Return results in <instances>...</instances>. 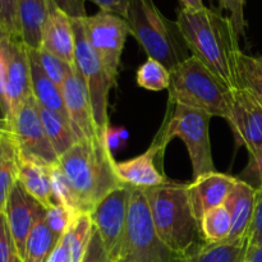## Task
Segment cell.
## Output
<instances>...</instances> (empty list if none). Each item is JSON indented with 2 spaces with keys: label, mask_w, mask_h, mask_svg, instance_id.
<instances>
[{
  "label": "cell",
  "mask_w": 262,
  "mask_h": 262,
  "mask_svg": "<svg viewBox=\"0 0 262 262\" xmlns=\"http://www.w3.org/2000/svg\"><path fill=\"white\" fill-rule=\"evenodd\" d=\"M176 22L191 55L230 90L238 89L237 58L242 50L230 17L206 7L200 10L181 8Z\"/></svg>",
  "instance_id": "1"
},
{
  "label": "cell",
  "mask_w": 262,
  "mask_h": 262,
  "mask_svg": "<svg viewBox=\"0 0 262 262\" xmlns=\"http://www.w3.org/2000/svg\"><path fill=\"white\" fill-rule=\"evenodd\" d=\"M115 163L107 136L77 141L59 158L81 212L91 214L107 194L124 186L115 173Z\"/></svg>",
  "instance_id": "2"
},
{
  "label": "cell",
  "mask_w": 262,
  "mask_h": 262,
  "mask_svg": "<svg viewBox=\"0 0 262 262\" xmlns=\"http://www.w3.org/2000/svg\"><path fill=\"white\" fill-rule=\"evenodd\" d=\"M143 191L159 238L182 258L193 255L204 241L189 200L188 184L169 181Z\"/></svg>",
  "instance_id": "3"
},
{
  "label": "cell",
  "mask_w": 262,
  "mask_h": 262,
  "mask_svg": "<svg viewBox=\"0 0 262 262\" xmlns=\"http://www.w3.org/2000/svg\"><path fill=\"white\" fill-rule=\"evenodd\" d=\"M125 19L148 58L170 72L191 56L177 22L166 18L154 0H130Z\"/></svg>",
  "instance_id": "4"
},
{
  "label": "cell",
  "mask_w": 262,
  "mask_h": 262,
  "mask_svg": "<svg viewBox=\"0 0 262 262\" xmlns=\"http://www.w3.org/2000/svg\"><path fill=\"white\" fill-rule=\"evenodd\" d=\"M169 101L229 119L233 90L194 56L170 72Z\"/></svg>",
  "instance_id": "5"
},
{
  "label": "cell",
  "mask_w": 262,
  "mask_h": 262,
  "mask_svg": "<svg viewBox=\"0 0 262 262\" xmlns=\"http://www.w3.org/2000/svg\"><path fill=\"white\" fill-rule=\"evenodd\" d=\"M211 118V115L201 110L169 101L164 122L151 147L164 159L170 141L178 137L186 145L191 159L192 179L216 171L209 133Z\"/></svg>",
  "instance_id": "6"
},
{
  "label": "cell",
  "mask_w": 262,
  "mask_h": 262,
  "mask_svg": "<svg viewBox=\"0 0 262 262\" xmlns=\"http://www.w3.org/2000/svg\"><path fill=\"white\" fill-rule=\"evenodd\" d=\"M122 256L128 262H184L159 238L143 189L132 188Z\"/></svg>",
  "instance_id": "7"
},
{
  "label": "cell",
  "mask_w": 262,
  "mask_h": 262,
  "mask_svg": "<svg viewBox=\"0 0 262 262\" xmlns=\"http://www.w3.org/2000/svg\"><path fill=\"white\" fill-rule=\"evenodd\" d=\"M72 22L76 36L74 66L86 83L97 129L101 135L107 136V99L110 90L117 84V81L110 76L102 61L90 45L84 32L83 18L72 19Z\"/></svg>",
  "instance_id": "8"
},
{
  "label": "cell",
  "mask_w": 262,
  "mask_h": 262,
  "mask_svg": "<svg viewBox=\"0 0 262 262\" xmlns=\"http://www.w3.org/2000/svg\"><path fill=\"white\" fill-rule=\"evenodd\" d=\"M9 132L20 156L41 165L55 166L59 164V158L46 135L33 95L12 118Z\"/></svg>",
  "instance_id": "9"
},
{
  "label": "cell",
  "mask_w": 262,
  "mask_h": 262,
  "mask_svg": "<svg viewBox=\"0 0 262 262\" xmlns=\"http://www.w3.org/2000/svg\"><path fill=\"white\" fill-rule=\"evenodd\" d=\"M83 26L90 45L117 81L123 49L130 33L127 19L115 13L99 10L96 14L83 18Z\"/></svg>",
  "instance_id": "10"
},
{
  "label": "cell",
  "mask_w": 262,
  "mask_h": 262,
  "mask_svg": "<svg viewBox=\"0 0 262 262\" xmlns=\"http://www.w3.org/2000/svg\"><path fill=\"white\" fill-rule=\"evenodd\" d=\"M132 187L123 186L107 194L90 214L110 262L122 257L127 233Z\"/></svg>",
  "instance_id": "11"
},
{
  "label": "cell",
  "mask_w": 262,
  "mask_h": 262,
  "mask_svg": "<svg viewBox=\"0 0 262 262\" xmlns=\"http://www.w3.org/2000/svg\"><path fill=\"white\" fill-rule=\"evenodd\" d=\"M230 128L238 146H243L248 155L262 148V106L246 89L233 90Z\"/></svg>",
  "instance_id": "12"
},
{
  "label": "cell",
  "mask_w": 262,
  "mask_h": 262,
  "mask_svg": "<svg viewBox=\"0 0 262 262\" xmlns=\"http://www.w3.org/2000/svg\"><path fill=\"white\" fill-rule=\"evenodd\" d=\"M45 207L30 196L17 182L8 197L5 215L14 245V252L20 262L25 257L26 243L31 232L37 222L45 217Z\"/></svg>",
  "instance_id": "13"
},
{
  "label": "cell",
  "mask_w": 262,
  "mask_h": 262,
  "mask_svg": "<svg viewBox=\"0 0 262 262\" xmlns=\"http://www.w3.org/2000/svg\"><path fill=\"white\" fill-rule=\"evenodd\" d=\"M61 94L69 123L77 140L81 141L95 136H104L97 129L86 83L77 71L76 66L64 79V83L61 84Z\"/></svg>",
  "instance_id": "14"
},
{
  "label": "cell",
  "mask_w": 262,
  "mask_h": 262,
  "mask_svg": "<svg viewBox=\"0 0 262 262\" xmlns=\"http://www.w3.org/2000/svg\"><path fill=\"white\" fill-rule=\"evenodd\" d=\"M8 64V127L17 110L32 96L28 49L4 32Z\"/></svg>",
  "instance_id": "15"
},
{
  "label": "cell",
  "mask_w": 262,
  "mask_h": 262,
  "mask_svg": "<svg viewBox=\"0 0 262 262\" xmlns=\"http://www.w3.org/2000/svg\"><path fill=\"white\" fill-rule=\"evenodd\" d=\"M115 173L122 184L138 189L154 188L169 182L164 173V159L151 146L137 158L117 161Z\"/></svg>",
  "instance_id": "16"
},
{
  "label": "cell",
  "mask_w": 262,
  "mask_h": 262,
  "mask_svg": "<svg viewBox=\"0 0 262 262\" xmlns=\"http://www.w3.org/2000/svg\"><path fill=\"white\" fill-rule=\"evenodd\" d=\"M237 177L212 171L188 183V193L194 216L200 222L210 210L224 205L228 196L237 184Z\"/></svg>",
  "instance_id": "17"
},
{
  "label": "cell",
  "mask_w": 262,
  "mask_h": 262,
  "mask_svg": "<svg viewBox=\"0 0 262 262\" xmlns=\"http://www.w3.org/2000/svg\"><path fill=\"white\" fill-rule=\"evenodd\" d=\"M41 50L58 56L66 63L74 66L76 36L72 18L54 5L43 26Z\"/></svg>",
  "instance_id": "18"
},
{
  "label": "cell",
  "mask_w": 262,
  "mask_h": 262,
  "mask_svg": "<svg viewBox=\"0 0 262 262\" xmlns=\"http://www.w3.org/2000/svg\"><path fill=\"white\" fill-rule=\"evenodd\" d=\"M255 197V189L238 179L237 184L224 202L232 220V229L227 239L228 242H246L248 229L252 223Z\"/></svg>",
  "instance_id": "19"
},
{
  "label": "cell",
  "mask_w": 262,
  "mask_h": 262,
  "mask_svg": "<svg viewBox=\"0 0 262 262\" xmlns=\"http://www.w3.org/2000/svg\"><path fill=\"white\" fill-rule=\"evenodd\" d=\"M53 0H18L20 41L31 50H40L43 26L54 7Z\"/></svg>",
  "instance_id": "20"
},
{
  "label": "cell",
  "mask_w": 262,
  "mask_h": 262,
  "mask_svg": "<svg viewBox=\"0 0 262 262\" xmlns=\"http://www.w3.org/2000/svg\"><path fill=\"white\" fill-rule=\"evenodd\" d=\"M51 168L41 165L19 155L18 159V183L45 209L56 204L51 188Z\"/></svg>",
  "instance_id": "21"
},
{
  "label": "cell",
  "mask_w": 262,
  "mask_h": 262,
  "mask_svg": "<svg viewBox=\"0 0 262 262\" xmlns=\"http://www.w3.org/2000/svg\"><path fill=\"white\" fill-rule=\"evenodd\" d=\"M28 58H30V71H31V87H32V95L35 97L38 106L46 110L56 113L61 117L68 119L66 105H64V97L61 94V89L56 83H54L48 74L43 72L40 61H38L37 50L28 49ZM71 124V123H69Z\"/></svg>",
  "instance_id": "22"
},
{
  "label": "cell",
  "mask_w": 262,
  "mask_h": 262,
  "mask_svg": "<svg viewBox=\"0 0 262 262\" xmlns=\"http://www.w3.org/2000/svg\"><path fill=\"white\" fill-rule=\"evenodd\" d=\"M18 159L19 151L8 130L0 138V212H5L8 197L18 182Z\"/></svg>",
  "instance_id": "23"
},
{
  "label": "cell",
  "mask_w": 262,
  "mask_h": 262,
  "mask_svg": "<svg viewBox=\"0 0 262 262\" xmlns=\"http://www.w3.org/2000/svg\"><path fill=\"white\" fill-rule=\"evenodd\" d=\"M38 110H40V117L49 141L58 158H60L78 140L66 118L41 106H38Z\"/></svg>",
  "instance_id": "24"
},
{
  "label": "cell",
  "mask_w": 262,
  "mask_h": 262,
  "mask_svg": "<svg viewBox=\"0 0 262 262\" xmlns=\"http://www.w3.org/2000/svg\"><path fill=\"white\" fill-rule=\"evenodd\" d=\"M60 241L54 235L45 223V217L37 222L26 243L22 262H49Z\"/></svg>",
  "instance_id": "25"
},
{
  "label": "cell",
  "mask_w": 262,
  "mask_h": 262,
  "mask_svg": "<svg viewBox=\"0 0 262 262\" xmlns=\"http://www.w3.org/2000/svg\"><path fill=\"white\" fill-rule=\"evenodd\" d=\"M246 242H224L204 245L184 262H245Z\"/></svg>",
  "instance_id": "26"
},
{
  "label": "cell",
  "mask_w": 262,
  "mask_h": 262,
  "mask_svg": "<svg viewBox=\"0 0 262 262\" xmlns=\"http://www.w3.org/2000/svg\"><path fill=\"white\" fill-rule=\"evenodd\" d=\"M199 223L202 241L206 245L224 242L228 239L232 229L230 214L225 205L207 211Z\"/></svg>",
  "instance_id": "27"
},
{
  "label": "cell",
  "mask_w": 262,
  "mask_h": 262,
  "mask_svg": "<svg viewBox=\"0 0 262 262\" xmlns=\"http://www.w3.org/2000/svg\"><path fill=\"white\" fill-rule=\"evenodd\" d=\"M237 77L238 87L247 90L262 106V56L241 51L237 58Z\"/></svg>",
  "instance_id": "28"
},
{
  "label": "cell",
  "mask_w": 262,
  "mask_h": 262,
  "mask_svg": "<svg viewBox=\"0 0 262 262\" xmlns=\"http://www.w3.org/2000/svg\"><path fill=\"white\" fill-rule=\"evenodd\" d=\"M94 233L95 227L90 214L82 212L77 215L71 229L67 233L69 242V261L82 262Z\"/></svg>",
  "instance_id": "29"
},
{
  "label": "cell",
  "mask_w": 262,
  "mask_h": 262,
  "mask_svg": "<svg viewBox=\"0 0 262 262\" xmlns=\"http://www.w3.org/2000/svg\"><path fill=\"white\" fill-rule=\"evenodd\" d=\"M137 84L148 91H163L170 86V71L160 61L148 58L137 71Z\"/></svg>",
  "instance_id": "30"
},
{
  "label": "cell",
  "mask_w": 262,
  "mask_h": 262,
  "mask_svg": "<svg viewBox=\"0 0 262 262\" xmlns=\"http://www.w3.org/2000/svg\"><path fill=\"white\" fill-rule=\"evenodd\" d=\"M51 188H53V194L56 204L63 205L64 207L71 210L74 214H82L73 188H72L71 183L68 182L59 164L51 168Z\"/></svg>",
  "instance_id": "31"
},
{
  "label": "cell",
  "mask_w": 262,
  "mask_h": 262,
  "mask_svg": "<svg viewBox=\"0 0 262 262\" xmlns=\"http://www.w3.org/2000/svg\"><path fill=\"white\" fill-rule=\"evenodd\" d=\"M76 217L77 214L64 207L63 205H54L50 209H46L45 223L54 235L61 241V238L69 232Z\"/></svg>",
  "instance_id": "32"
},
{
  "label": "cell",
  "mask_w": 262,
  "mask_h": 262,
  "mask_svg": "<svg viewBox=\"0 0 262 262\" xmlns=\"http://www.w3.org/2000/svg\"><path fill=\"white\" fill-rule=\"evenodd\" d=\"M37 56L43 72L48 74V77L54 83H56L61 89L64 79L67 78V76H68V73L72 71L74 66L66 63L61 59H59L58 56L53 55V54L48 53L45 50H41V49L37 50Z\"/></svg>",
  "instance_id": "33"
},
{
  "label": "cell",
  "mask_w": 262,
  "mask_h": 262,
  "mask_svg": "<svg viewBox=\"0 0 262 262\" xmlns=\"http://www.w3.org/2000/svg\"><path fill=\"white\" fill-rule=\"evenodd\" d=\"M0 30L20 40L18 23V0H0Z\"/></svg>",
  "instance_id": "34"
},
{
  "label": "cell",
  "mask_w": 262,
  "mask_h": 262,
  "mask_svg": "<svg viewBox=\"0 0 262 262\" xmlns=\"http://www.w3.org/2000/svg\"><path fill=\"white\" fill-rule=\"evenodd\" d=\"M262 245V187L256 189L255 209L251 227L246 237V252Z\"/></svg>",
  "instance_id": "35"
},
{
  "label": "cell",
  "mask_w": 262,
  "mask_h": 262,
  "mask_svg": "<svg viewBox=\"0 0 262 262\" xmlns=\"http://www.w3.org/2000/svg\"><path fill=\"white\" fill-rule=\"evenodd\" d=\"M239 181L245 182L253 189L262 187V148L256 154L248 155V163L246 168L237 176Z\"/></svg>",
  "instance_id": "36"
},
{
  "label": "cell",
  "mask_w": 262,
  "mask_h": 262,
  "mask_svg": "<svg viewBox=\"0 0 262 262\" xmlns=\"http://www.w3.org/2000/svg\"><path fill=\"white\" fill-rule=\"evenodd\" d=\"M245 0H219L220 9L229 12V17L239 37L241 36L246 37V27H247L245 18Z\"/></svg>",
  "instance_id": "37"
},
{
  "label": "cell",
  "mask_w": 262,
  "mask_h": 262,
  "mask_svg": "<svg viewBox=\"0 0 262 262\" xmlns=\"http://www.w3.org/2000/svg\"><path fill=\"white\" fill-rule=\"evenodd\" d=\"M14 252L12 234L5 212H0V262H9Z\"/></svg>",
  "instance_id": "38"
},
{
  "label": "cell",
  "mask_w": 262,
  "mask_h": 262,
  "mask_svg": "<svg viewBox=\"0 0 262 262\" xmlns=\"http://www.w3.org/2000/svg\"><path fill=\"white\" fill-rule=\"evenodd\" d=\"M82 262H110L109 256H107L106 251H105L101 238H100L96 229H95L92 239L90 242V246L87 248V252Z\"/></svg>",
  "instance_id": "39"
},
{
  "label": "cell",
  "mask_w": 262,
  "mask_h": 262,
  "mask_svg": "<svg viewBox=\"0 0 262 262\" xmlns=\"http://www.w3.org/2000/svg\"><path fill=\"white\" fill-rule=\"evenodd\" d=\"M56 8L66 13L72 19L77 18H86V7H84V0H53Z\"/></svg>",
  "instance_id": "40"
},
{
  "label": "cell",
  "mask_w": 262,
  "mask_h": 262,
  "mask_svg": "<svg viewBox=\"0 0 262 262\" xmlns=\"http://www.w3.org/2000/svg\"><path fill=\"white\" fill-rule=\"evenodd\" d=\"M84 2H91L96 4L100 8V10L115 13V14L125 18L130 0H84Z\"/></svg>",
  "instance_id": "41"
},
{
  "label": "cell",
  "mask_w": 262,
  "mask_h": 262,
  "mask_svg": "<svg viewBox=\"0 0 262 262\" xmlns=\"http://www.w3.org/2000/svg\"><path fill=\"white\" fill-rule=\"evenodd\" d=\"M245 262H262V245L246 252Z\"/></svg>",
  "instance_id": "42"
},
{
  "label": "cell",
  "mask_w": 262,
  "mask_h": 262,
  "mask_svg": "<svg viewBox=\"0 0 262 262\" xmlns=\"http://www.w3.org/2000/svg\"><path fill=\"white\" fill-rule=\"evenodd\" d=\"M182 8H186L189 10H200L204 9L205 5L202 0H181Z\"/></svg>",
  "instance_id": "43"
},
{
  "label": "cell",
  "mask_w": 262,
  "mask_h": 262,
  "mask_svg": "<svg viewBox=\"0 0 262 262\" xmlns=\"http://www.w3.org/2000/svg\"><path fill=\"white\" fill-rule=\"evenodd\" d=\"M0 124H4L8 127V119H7V114H5L4 109H3V105L0 102ZM9 128V127H8Z\"/></svg>",
  "instance_id": "44"
},
{
  "label": "cell",
  "mask_w": 262,
  "mask_h": 262,
  "mask_svg": "<svg viewBox=\"0 0 262 262\" xmlns=\"http://www.w3.org/2000/svg\"><path fill=\"white\" fill-rule=\"evenodd\" d=\"M9 262H20V260H19V258H18V256L15 255V253H13L12 257H10Z\"/></svg>",
  "instance_id": "45"
},
{
  "label": "cell",
  "mask_w": 262,
  "mask_h": 262,
  "mask_svg": "<svg viewBox=\"0 0 262 262\" xmlns=\"http://www.w3.org/2000/svg\"><path fill=\"white\" fill-rule=\"evenodd\" d=\"M7 130H9V128H8L7 125H4V124H0V133H3V132H7Z\"/></svg>",
  "instance_id": "46"
},
{
  "label": "cell",
  "mask_w": 262,
  "mask_h": 262,
  "mask_svg": "<svg viewBox=\"0 0 262 262\" xmlns=\"http://www.w3.org/2000/svg\"><path fill=\"white\" fill-rule=\"evenodd\" d=\"M117 262H128V260H127V258H125V257H123V256H122V257H120L119 260H118Z\"/></svg>",
  "instance_id": "47"
},
{
  "label": "cell",
  "mask_w": 262,
  "mask_h": 262,
  "mask_svg": "<svg viewBox=\"0 0 262 262\" xmlns=\"http://www.w3.org/2000/svg\"><path fill=\"white\" fill-rule=\"evenodd\" d=\"M7 132H8V130H7ZM3 133H5V132H3ZM3 133H0V138H2V136H3Z\"/></svg>",
  "instance_id": "48"
}]
</instances>
